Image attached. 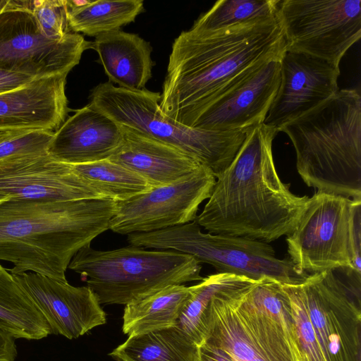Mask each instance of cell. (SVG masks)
<instances>
[{"mask_svg": "<svg viewBox=\"0 0 361 361\" xmlns=\"http://www.w3.org/2000/svg\"><path fill=\"white\" fill-rule=\"evenodd\" d=\"M353 268L361 272V200H355L352 225Z\"/></svg>", "mask_w": 361, "mask_h": 361, "instance_id": "32", "label": "cell"}, {"mask_svg": "<svg viewBox=\"0 0 361 361\" xmlns=\"http://www.w3.org/2000/svg\"><path fill=\"white\" fill-rule=\"evenodd\" d=\"M286 50L276 16L215 31H183L172 44L160 109L192 127L218 99Z\"/></svg>", "mask_w": 361, "mask_h": 361, "instance_id": "1", "label": "cell"}, {"mask_svg": "<svg viewBox=\"0 0 361 361\" xmlns=\"http://www.w3.org/2000/svg\"><path fill=\"white\" fill-rule=\"evenodd\" d=\"M160 92L128 90L110 82L91 91L90 104L121 126L170 144L219 176L232 162L245 138L247 129L217 131L184 126L163 114Z\"/></svg>", "mask_w": 361, "mask_h": 361, "instance_id": "6", "label": "cell"}, {"mask_svg": "<svg viewBox=\"0 0 361 361\" xmlns=\"http://www.w3.org/2000/svg\"><path fill=\"white\" fill-rule=\"evenodd\" d=\"M301 361H308V360L306 357V356L302 355V360H301Z\"/></svg>", "mask_w": 361, "mask_h": 361, "instance_id": "40", "label": "cell"}, {"mask_svg": "<svg viewBox=\"0 0 361 361\" xmlns=\"http://www.w3.org/2000/svg\"><path fill=\"white\" fill-rule=\"evenodd\" d=\"M31 11L40 30L47 37L60 39L71 32L66 0H34Z\"/></svg>", "mask_w": 361, "mask_h": 361, "instance_id": "30", "label": "cell"}, {"mask_svg": "<svg viewBox=\"0 0 361 361\" xmlns=\"http://www.w3.org/2000/svg\"><path fill=\"white\" fill-rule=\"evenodd\" d=\"M23 0H0V14L7 9L19 6Z\"/></svg>", "mask_w": 361, "mask_h": 361, "instance_id": "36", "label": "cell"}, {"mask_svg": "<svg viewBox=\"0 0 361 361\" xmlns=\"http://www.w3.org/2000/svg\"><path fill=\"white\" fill-rule=\"evenodd\" d=\"M280 0H220L202 14L190 28L209 32L274 18Z\"/></svg>", "mask_w": 361, "mask_h": 361, "instance_id": "27", "label": "cell"}, {"mask_svg": "<svg viewBox=\"0 0 361 361\" xmlns=\"http://www.w3.org/2000/svg\"><path fill=\"white\" fill-rule=\"evenodd\" d=\"M259 280L212 297L202 320V343L223 350L233 361H301L299 345L254 299L251 290Z\"/></svg>", "mask_w": 361, "mask_h": 361, "instance_id": "7", "label": "cell"}, {"mask_svg": "<svg viewBox=\"0 0 361 361\" xmlns=\"http://www.w3.org/2000/svg\"><path fill=\"white\" fill-rule=\"evenodd\" d=\"M127 241L130 245L187 254L200 263L212 265L217 273L253 280L269 278L294 284L309 275L299 271L289 257H276L269 243L241 236L203 233L195 221L153 232L131 233L127 235Z\"/></svg>", "mask_w": 361, "mask_h": 361, "instance_id": "8", "label": "cell"}, {"mask_svg": "<svg viewBox=\"0 0 361 361\" xmlns=\"http://www.w3.org/2000/svg\"><path fill=\"white\" fill-rule=\"evenodd\" d=\"M71 165L78 175L105 197L115 201L129 199L152 188L137 173L109 159Z\"/></svg>", "mask_w": 361, "mask_h": 361, "instance_id": "26", "label": "cell"}, {"mask_svg": "<svg viewBox=\"0 0 361 361\" xmlns=\"http://www.w3.org/2000/svg\"><path fill=\"white\" fill-rule=\"evenodd\" d=\"M121 127L122 142L107 159L137 173L152 188L180 181L204 166L170 144L127 126Z\"/></svg>", "mask_w": 361, "mask_h": 361, "instance_id": "20", "label": "cell"}, {"mask_svg": "<svg viewBox=\"0 0 361 361\" xmlns=\"http://www.w3.org/2000/svg\"><path fill=\"white\" fill-rule=\"evenodd\" d=\"M90 49L99 56L109 80L120 87L142 90L152 78L154 62L150 43L121 30L95 37Z\"/></svg>", "mask_w": 361, "mask_h": 361, "instance_id": "21", "label": "cell"}, {"mask_svg": "<svg viewBox=\"0 0 361 361\" xmlns=\"http://www.w3.org/2000/svg\"><path fill=\"white\" fill-rule=\"evenodd\" d=\"M298 283L281 286L290 301L301 355L308 361H325Z\"/></svg>", "mask_w": 361, "mask_h": 361, "instance_id": "29", "label": "cell"}, {"mask_svg": "<svg viewBox=\"0 0 361 361\" xmlns=\"http://www.w3.org/2000/svg\"><path fill=\"white\" fill-rule=\"evenodd\" d=\"M281 74L277 94L264 121L278 131L338 91L339 66L306 54L286 50Z\"/></svg>", "mask_w": 361, "mask_h": 361, "instance_id": "15", "label": "cell"}, {"mask_svg": "<svg viewBox=\"0 0 361 361\" xmlns=\"http://www.w3.org/2000/svg\"><path fill=\"white\" fill-rule=\"evenodd\" d=\"M361 272L342 267L298 283L325 361H360Z\"/></svg>", "mask_w": 361, "mask_h": 361, "instance_id": "9", "label": "cell"}, {"mask_svg": "<svg viewBox=\"0 0 361 361\" xmlns=\"http://www.w3.org/2000/svg\"><path fill=\"white\" fill-rule=\"evenodd\" d=\"M215 181L211 170L204 166L180 181L116 201L109 229L128 235L192 222L200 204L209 198Z\"/></svg>", "mask_w": 361, "mask_h": 361, "instance_id": "13", "label": "cell"}, {"mask_svg": "<svg viewBox=\"0 0 361 361\" xmlns=\"http://www.w3.org/2000/svg\"><path fill=\"white\" fill-rule=\"evenodd\" d=\"M291 140L303 182L318 192L361 200V95L342 89L279 128Z\"/></svg>", "mask_w": 361, "mask_h": 361, "instance_id": "4", "label": "cell"}, {"mask_svg": "<svg viewBox=\"0 0 361 361\" xmlns=\"http://www.w3.org/2000/svg\"><path fill=\"white\" fill-rule=\"evenodd\" d=\"M78 274L101 305H124L164 287L200 281L202 266L193 257L130 245L98 250L82 247L68 267Z\"/></svg>", "mask_w": 361, "mask_h": 361, "instance_id": "5", "label": "cell"}, {"mask_svg": "<svg viewBox=\"0 0 361 361\" xmlns=\"http://www.w3.org/2000/svg\"><path fill=\"white\" fill-rule=\"evenodd\" d=\"M103 197L71 164L54 159L47 152L0 161V198L78 200Z\"/></svg>", "mask_w": 361, "mask_h": 361, "instance_id": "14", "label": "cell"}, {"mask_svg": "<svg viewBox=\"0 0 361 361\" xmlns=\"http://www.w3.org/2000/svg\"><path fill=\"white\" fill-rule=\"evenodd\" d=\"M281 57L257 68L213 103L192 128L227 131L263 123L280 85Z\"/></svg>", "mask_w": 361, "mask_h": 361, "instance_id": "17", "label": "cell"}, {"mask_svg": "<svg viewBox=\"0 0 361 361\" xmlns=\"http://www.w3.org/2000/svg\"><path fill=\"white\" fill-rule=\"evenodd\" d=\"M116 201L9 200L0 204V260L11 274L34 273L67 281L73 256L109 230Z\"/></svg>", "mask_w": 361, "mask_h": 361, "instance_id": "3", "label": "cell"}, {"mask_svg": "<svg viewBox=\"0 0 361 361\" xmlns=\"http://www.w3.org/2000/svg\"><path fill=\"white\" fill-rule=\"evenodd\" d=\"M276 128L264 123L247 128L230 165L216 181L195 221L209 233L269 243L295 228L308 196H298L280 178L273 158Z\"/></svg>", "mask_w": 361, "mask_h": 361, "instance_id": "2", "label": "cell"}, {"mask_svg": "<svg viewBox=\"0 0 361 361\" xmlns=\"http://www.w3.org/2000/svg\"><path fill=\"white\" fill-rule=\"evenodd\" d=\"M143 11L142 0L91 1L82 7L68 10V25L71 32L97 37L134 22Z\"/></svg>", "mask_w": 361, "mask_h": 361, "instance_id": "25", "label": "cell"}, {"mask_svg": "<svg viewBox=\"0 0 361 361\" xmlns=\"http://www.w3.org/2000/svg\"><path fill=\"white\" fill-rule=\"evenodd\" d=\"M51 326L52 334L77 338L106 323V313L87 286H73L34 273L13 274Z\"/></svg>", "mask_w": 361, "mask_h": 361, "instance_id": "16", "label": "cell"}, {"mask_svg": "<svg viewBox=\"0 0 361 361\" xmlns=\"http://www.w3.org/2000/svg\"><path fill=\"white\" fill-rule=\"evenodd\" d=\"M360 0L279 1L276 17L286 50L339 66L361 37Z\"/></svg>", "mask_w": 361, "mask_h": 361, "instance_id": "10", "label": "cell"}, {"mask_svg": "<svg viewBox=\"0 0 361 361\" xmlns=\"http://www.w3.org/2000/svg\"><path fill=\"white\" fill-rule=\"evenodd\" d=\"M67 75L35 78L20 87L0 93V131L56 132L68 111Z\"/></svg>", "mask_w": 361, "mask_h": 361, "instance_id": "18", "label": "cell"}, {"mask_svg": "<svg viewBox=\"0 0 361 361\" xmlns=\"http://www.w3.org/2000/svg\"><path fill=\"white\" fill-rule=\"evenodd\" d=\"M122 140L121 126L89 103L54 133L47 153L68 164L95 162L110 157Z\"/></svg>", "mask_w": 361, "mask_h": 361, "instance_id": "19", "label": "cell"}, {"mask_svg": "<svg viewBox=\"0 0 361 361\" xmlns=\"http://www.w3.org/2000/svg\"><path fill=\"white\" fill-rule=\"evenodd\" d=\"M197 361H233V360L223 350L202 343L198 345Z\"/></svg>", "mask_w": 361, "mask_h": 361, "instance_id": "34", "label": "cell"}, {"mask_svg": "<svg viewBox=\"0 0 361 361\" xmlns=\"http://www.w3.org/2000/svg\"><path fill=\"white\" fill-rule=\"evenodd\" d=\"M16 358L10 355L0 351V361H15Z\"/></svg>", "mask_w": 361, "mask_h": 361, "instance_id": "39", "label": "cell"}, {"mask_svg": "<svg viewBox=\"0 0 361 361\" xmlns=\"http://www.w3.org/2000/svg\"><path fill=\"white\" fill-rule=\"evenodd\" d=\"M354 204L350 198L324 192H316L309 197L286 239L289 258L299 271L310 274L353 268Z\"/></svg>", "mask_w": 361, "mask_h": 361, "instance_id": "11", "label": "cell"}, {"mask_svg": "<svg viewBox=\"0 0 361 361\" xmlns=\"http://www.w3.org/2000/svg\"><path fill=\"white\" fill-rule=\"evenodd\" d=\"M32 1H22L0 14V68L34 78L68 74L91 42L71 32L60 39L40 30L31 11Z\"/></svg>", "mask_w": 361, "mask_h": 361, "instance_id": "12", "label": "cell"}, {"mask_svg": "<svg viewBox=\"0 0 361 361\" xmlns=\"http://www.w3.org/2000/svg\"><path fill=\"white\" fill-rule=\"evenodd\" d=\"M8 200L0 198V204L3 203L5 201H7Z\"/></svg>", "mask_w": 361, "mask_h": 361, "instance_id": "41", "label": "cell"}, {"mask_svg": "<svg viewBox=\"0 0 361 361\" xmlns=\"http://www.w3.org/2000/svg\"><path fill=\"white\" fill-rule=\"evenodd\" d=\"M68 10L82 7L91 2L90 0H66Z\"/></svg>", "mask_w": 361, "mask_h": 361, "instance_id": "37", "label": "cell"}, {"mask_svg": "<svg viewBox=\"0 0 361 361\" xmlns=\"http://www.w3.org/2000/svg\"><path fill=\"white\" fill-rule=\"evenodd\" d=\"M198 345L176 324L128 336L109 353L116 361H197Z\"/></svg>", "mask_w": 361, "mask_h": 361, "instance_id": "24", "label": "cell"}, {"mask_svg": "<svg viewBox=\"0 0 361 361\" xmlns=\"http://www.w3.org/2000/svg\"><path fill=\"white\" fill-rule=\"evenodd\" d=\"M0 351L16 358L17 348L15 338L0 327Z\"/></svg>", "mask_w": 361, "mask_h": 361, "instance_id": "35", "label": "cell"}, {"mask_svg": "<svg viewBox=\"0 0 361 361\" xmlns=\"http://www.w3.org/2000/svg\"><path fill=\"white\" fill-rule=\"evenodd\" d=\"M54 133L30 130L2 141L0 142V161L15 156L47 152Z\"/></svg>", "mask_w": 361, "mask_h": 361, "instance_id": "31", "label": "cell"}, {"mask_svg": "<svg viewBox=\"0 0 361 361\" xmlns=\"http://www.w3.org/2000/svg\"><path fill=\"white\" fill-rule=\"evenodd\" d=\"M23 132L26 131H0V142L13 136H16Z\"/></svg>", "mask_w": 361, "mask_h": 361, "instance_id": "38", "label": "cell"}, {"mask_svg": "<svg viewBox=\"0 0 361 361\" xmlns=\"http://www.w3.org/2000/svg\"><path fill=\"white\" fill-rule=\"evenodd\" d=\"M192 291L193 286L171 285L126 304L123 334L131 336L176 326Z\"/></svg>", "mask_w": 361, "mask_h": 361, "instance_id": "22", "label": "cell"}, {"mask_svg": "<svg viewBox=\"0 0 361 361\" xmlns=\"http://www.w3.org/2000/svg\"><path fill=\"white\" fill-rule=\"evenodd\" d=\"M251 279L228 273H216L203 277L193 285L192 295L183 308L177 325L197 345L202 343L201 326L204 311L212 297L224 289Z\"/></svg>", "mask_w": 361, "mask_h": 361, "instance_id": "28", "label": "cell"}, {"mask_svg": "<svg viewBox=\"0 0 361 361\" xmlns=\"http://www.w3.org/2000/svg\"><path fill=\"white\" fill-rule=\"evenodd\" d=\"M0 327L15 339L39 340L53 334L50 325L29 295L1 264Z\"/></svg>", "mask_w": 361, "mask_h": 361, "instance_id": "23", "label": "cell"}, {"mask_svg": "<svg viewBox=\"0 0 361 361\" xmlns=\"http://www.w3.org/2000/svg\"><path fill=\"white\" fill-rule=\"evenodd\" d=\"M34 78L18 72L0 68V93L20 87Z\"/></svg>", "mask_w": 361, "mask_h": 361, "instance_id": "33", "label": "cell"}]
</instances>
